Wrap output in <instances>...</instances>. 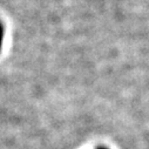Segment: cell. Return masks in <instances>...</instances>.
<instances>
[{"label":"cell","mask_w":149,"mask_h":149,"mask_svg":"<svg viewBox=\"0 0 149 149\" xmlns=\"http://www.w3.org/2000/svg\"><path fill=\"white\" fill-rule=\"evenodd\" d=\"M3 39H4V27L0 24V47L3 45Z\"/></svg>","instance_id":"1"},{"label":"cell","mask_w":149,"mask_h":149,"mask_svg":"<svg viewBox=\"0 0 149 149\" xmlns=\"http://www.w3.org/2000/svg\"><path fill=\"white\" fill-rule=\"evenodd\" d=\"M102 149H103V148H102Z\"/></svg>","instance_id":"2"}]
</instances>
